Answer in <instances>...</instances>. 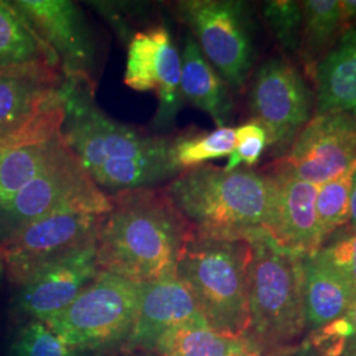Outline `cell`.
I'll return each mask as SVG.
<instances>
[{"mask_svg": "<svg viewBox=\"0 0 356 356\" xmlns=\"http://www.w3.org/2000/svg\"><path fill=\"white\" fill-rule=\"evenodd\" d=\"M236 356H261L259 355V354H254V353H251V351H244L242 354H239V355Z\"/></svg>", "mask_w": 356, "mask_h": 356, "instance_id": "obj_35", "label": "cell"}, {"mask_svg": "<svg viewBox=\"0 0 356 356\" xmlns=\"http://www.w3.org/2000/svg\"><path fill=\"white\" fill-rule=\"evenodd\" d=\"M277 184L275 223L270 238L281 250L297 257L317 254L323 245L316 210L318 186L275 172Z\"/></svg>", "mask_w": 356, "mask_h": 356, "instance_id": "obj_17", "label": "cell"}, {"mask_svg": "<svg viewBox=\"0 0 356 356\" xmlns=\"http://www.w3.org/2000/svg\"><path fill=\"white\" fill-rule=\"evenodd\" d=\"M341 10L344 31L356 28V0H342Z\"/></svg>", "mask_w": 356, "mask_h": 356, "instance_id": "obj_31", "label": "cell"}, {"mask_svg": "<svg viewBox=\"0 0 356 356\" xmlns=\"http://www.w3.org/2000/svg\"><path fill=\"white\" fill-rule=\"evenodd\" d=\"M263 15L280 51L286 57L298 56L304 26L301 1L269 0L263 6Z\"/></svg>", "mask_w": 356, "mask_h": 356, "instance_id": "obj_27", "label": "cell"}, {"mask_svg": "<svg viewBox=\"0 0 356 356\" xmlns=\"http://www.w3.org/2000/svg\"><path fill=\"white\" fill-rule=\"evenodd\" d=\"M67 149L63 134L47 140L0 148V209Z\"/></svg>", "mask_w": 356, "mask_h": 356, "instance_id": "obj_21", "label": "cell"}, {"mask_svg": "<svg viewBox=\"0 0 356 356\" xmlns=\"http://www.w3.org/2000/svg\"><path fill=\"white\" fill-rule=\"evenodd\" d=\"M74 82L47 61L0 67V148L61 134Z\"/></svg>", "mask_w": 356, "mask_h": 356, "instance_id": "obj_6", "label": "cell"}, {"mask_svg": "<svg viewBox=\"0 0 356 356\" xmlns=\"http://www.w3.org/2000/svg\"><path fill=\"white\" fill-rule=\"evenodd\" d=\"M347 229L356 232V172L354 178H353V185H351V191H350Z\"/></svg>", "mask_w": 356, "mask_h": 356, "instance_id": "obj_32", "label": "cell"}, {"mask_svg": "<svg viewBox=\"0 0 356 356\" xmlns=\"http://www.w3.org/2000/svg\"><path fill=\"white\" fill-rule=\"evenodd\" d=\"M185 325L207 322L177 277L141 284L139 310L126 346L128 350L154 351L164 334Z\"/></svg>", "mask_w": 356, "mask_h": 356, "instance_id": "obj_16", "label": "cell"}, {"mask_svg": "<svg viewBox=\"0 0 356 356\" xmlns=\"http://www.w3.org/2000/svg\"><path fill=\"white\" fill-rule=\"evenodd\" d=\"M6 275V269H4V261H3V254H1V250H0V282L3 280Z\"/></svg>", "mask_w": 356, "mask_h": 356, "instance_id": "obj_34", "label": "cell"}, {"mask_svg": "<svg viewBox=\"0 0 356 356\" xmlns=\"http://www.w3.org/2000/svg\"><path fill=\"white\" fill-rule=\"evenodd\" d=\"M250 110L267 134L269 152L281 159L312 120L314 92L288 58H269L252 76Z\"/></svg>", "mask_w": 356, "mask_h": 356, "instance_id": "obj_10", "label": "cell"}, {"mask_svg": "<svg viewBox=\"0 0 356 356\" xmlns=\"http://www.w3.org/2000/svg\"><path fill=\"white\" fill-rule=\"evenodd\" d=\"M235 147V128L216 127L214 131L186 135L173 140V154L181 172L204 165L210 160L229 156Z\"/></svg>", "mask_w": 356, "mask_h": 356, "instance_id": "obj_25", "label": "cell"}, {"mask_svg": "<svg viewBox=\"0 0 356 356\" xmlns=\"http://www.w3.org/2000/svg\"><path fill=\"white\" fill-rule=\"evenodd\" d=\"M301 7L304 26L298 57L312 76L344 32L342 10L339 0H305Z\"/></svg>", "mask_w": 356, "mask_h": 356, "instance_id": "obj_22", "label": "cell"}, {"mask_svg": "<svg viewBox=\"0 0 356 356\" xmlns=\"http://www.w3.org/2000/svg\"><path fill=\"white\" fill-rule=\"evenodd\" d=\"M314 79V114L356 116V28L346 29L317 65Z\"/></svg>", "mask_w": 356, "mask_h": 356, "instance_id": "obj_18", "label": "cell"}, {"mask_svg": "<svg viewBox=\"0 0 356 356\" xmlns=\"http://www.w3.org/2000/svg\"><path fill=\"white\" fill-rule=\"evenodd\" d=\"M90 90L89 83L74 82L61 134L94 182L116 194L177 177L173 140L111 119L92 102Z\"/></svg>", "mask_w": 356, "mask_h": 356, "instance_id": "obj_1", "label": "cell"}, {"mask_svg": "<svg viewBox=\"0 0 356 356\" xmlns=\"http://www.w3.org/2000/svg\"><path fill=\"white\" fill-rule=\"evenodd\" d=\"M110 210V195L94 182L69 148L0 209V242L44 216L67 213L104 216Z\"/></svg>", "mask_w": 356, "mask_h": 356, "instance_id": "obj_9", "label": "cell"}, {"mask_svg": "<svg viewBox=\"0 0 356 356\" xmlns=\"http://www.w3.org/2000/svg\"><path fill=\"white\" fill-rule=\"evenodd\" d=\"M267 134L264 128L256 122H248L235 128V147L229 156L227 165L223 169L231 172L238 169L241 164L254 165L267 148Z\"/></svg>", "mask_w": 356, "mask_h": 356, "instance_id": "obj_30", "label": "cell"}, {"mask_svg": "<svg viewBox=\"0 0 356 356\" xmlns=\"http://www.w3.org/2000/svg\"><path fill=\"white\" fill-rule=\"evenodd\" d=\"M294 355L306 356L305 354H302V353H301V351H300V350H297V351H296V353H294Z\"/></svg>", "mask_w": 356, "mask_h": 356, "instance_id": "obj_36", "label": "cell"}, {"mask_svg": "<svg viewBox=\"0 0 356 356\" xmlns=\"http://www.w3.org/2000/svg\"><path fill=\"white\" fill-rule=\"evenodd\" d=\"M245 239L252 251L248 273L251 322L243 341L259 355H293L306 338L302 259L281 250L264 231Z\"/></svg>", "mask_w": 356, "mask_h": 356, "instance_id": "obj_4", "label": "cell"}, {"mask_svg": "<svg viewBox=\"0 0 356 356\" xmlns=\"http://www.w3.org/2000/svg\"><path fill=\"white\" fill-rule=\"evenodd\" d=\"M316 254L356 293V232L347 229L335 238L330 236Z\"/></svg>", "mask_w": 356, "mask_h": 356, "instance_id": "obj_29", "label": "cell"}, {"mask_svg": "<svg viewBox=\"0 0 356 356\" xmlns=\"http://www.w3.org/2000/svg\"><path fill=\"white\" fill-rule=\"evenodd\" d=\"M103 216L54 214L16 229L0 242L8 280L19 286L38 269L95 239Z\"/></svg>", "mask_w": 356, "mask_h": 356, "instance_id": "obj_11", "label": "cell"}, {"mask_svg": "<svg viewBox=\"0 0 356 356\" xmlns=\"http://www.w3.org/2000/svg\"><path fill=\"white\" fill-rule=\"evenodd\" d=\"M347 318L351 323V338H350V356H356V297L351 309L347 313Z\"/></svg>", "mask_w": 356, "mask_h": 356, "instance_id": "obj_33", "label": "cell"}, {"mask_svg": "<svg viewBox=\"0 0 356 356\" xmlns=\"http://www.w3.org/2000/svg\"><path fill=\"white\" fill-rule=\"evenodd\" d=\"M179 19L227 88L242 91L254 64V19L239 0H182Z\"/></svg>", "mask_w": 356, "mask_h": 356, "instance_id": "obj_8", "label": "cell"}, {"mask_svg": "<svg viewBox=\"0 0 356 356\" xmlns=\"http://www.w3.org/2000/svg\"><path fill=\"white\" fill-rule=\"evenodd\" d=\"M110 200L111 210L97 232L99 270L138 284L175 279L194 229L165 191H120Z\"/></svg>", "mask_w": 356, "mask_h": 356, "instance_id": "obj_2", "label": "cell"}, {"mask_svg": "<svg viewBox=\"0 0 356 356\" xmlns=\"http://www.w3.org/2000/svg\"><path fill=\"white\" fill-rule=\"evenodd\" d=\"M135 356H141V355H135Z\"/></svg>", "mask_w": 356, "mask_h": 356, "instance_id": "obj_37", "label": "cell"}, {"mask_svg": "<svg viewBox=\"0 0 356 356\" xmlns=\"http://www.w3.org/2000/svg\"><path fill=\"white\" fill-rule=\"evenodd\" d=\"M302 294L306 335L344 317L356 297L355 291L316 254L302 259Z\"/></svg>", "mask_w": 356, "mask_h": 356, "instance_id": "obj_19", "label": "cell"}, {"mask_svg": "<svg viewBox=\"0 0 356 356\" xmlns=\"http://www.w3.org/2000/svg\"><path fill=\"white\" fill-rule=\"evenodd\" d=\"M355 172L356 166H354L342 176L318 186L316 210L323 243L337 231L347 226L350 191Z\"/></svg>", "mask_w": 356, "mask_h": 356, "instance_id": "obj_26", "label": "cell"}, {"mask_svg": "<svg viewBox=\"0 0 356 356\" xmlns=\"http://www.w3.org/2000/svg\"><path fill=\"white\" fill-rule=\"evenodd\" d=\"M154 351L159 356H236L250 350L243 339L209 325H185L164 334Z\"/></svg>", "mask_w": 356, "mask_h": 356, "instance_id": "obj_24", "label": "cell"}, {"mask_svg": "<svg viewBox=\"0 0 356 356\" xmlns=\"http://www.w3.org/2000/svg\"><path fill=\"white\" fill-rule=\"evenodd\" d=\"M356 166V116L314 114L276 172L319 186Z\"/></svg>", "mask_w": 356, "mask_h": 356, "instance_id": "obj_12", "label": "cell"}, {"mask_svg": "<svg viewBox=\"0 0 356 356\" xmlns=\"http://www.w3.org/2000/svg\"><path fill=\"white\" fill-rule=\"evenodd\" d=\"M124 83L136 91H153L159 106L153 126L173 127L184 98L181 92V54L164 26L140 31L131 38Z\"/></svg>", "mask_w": 356, "mask_h": 356, "instance_id": "obj_13", "label": "cell"}, {"mask_svg": "<svg viewBox=\"0 0 356 356\" xmlns=\"http://www.w3.org/2000/svg\"><path fill=\"white\" fill-rule=\"evenodd\" d=\"M47 61L60 66L53 51L38 38L13 3L0 0V67Z\"/></svg>", "mask_w": 356, "mask_h": 356, "instance_id": "obj_23", "label": "cell"}, {"mask_svg": "<svg viewBox=\"0 0 356 356\" xmlns=\"http://www.w3.org/2000/svg\"><path fill=\"white\" fill-rule=\"evenodd\" d=\"M140 296L141 284L99 270L74 301L47 325L74 351L127 341Z\"/></svg>", "mask_w": 356, "mask_h": 356, "instance_id": "obj_7", "label": "cell"}, {"mask_svg": "<svg viewBox=\"0 0 356 356\" xmlns=\"http://www.w3.org/2000/svg\"><path fill=\"white\" fill-rule=\"evenodd\" d=\"M181 92L194 107L209 115L216 127H227L232 115L229 88L206 60L194 38L188 32L181 51Z\"/></svg>", "mask_w": 356, "mask_h": 356, "instance_id": "obj_20", "label": "cell"}, {"mask_svg": "<svg viewBox=\"0 0 356 356\" xmlns=\"http://www.w3.org/2000/svg\"><path fill=\"white\" fill-rule=\"evenodd\" d=\"M251 244L245 238L194 231L178 259L176 277L191 293L207 325L243 339L250 329L248 273Z\"/></svg>", "mask_w": 356, "mask_h": 356, "instance_id": "obj_5", "label": "cell"}, {"mask_svg": "<svg viewBox=\"0 0 356 356\" xmlns=\"http://www.w3.org/2000/svg\"><path fill=\"white\" fill-rule=\"evenodd\" d=\"M13 4L57 57L65 76L90 85L95 47L79 7L69 0H17Z\"/></svg>", "mask_w": 356, "mask_h": 356, "instance_id": "obj_14", "label": "cell"}, {"mask_svg": "<svg viewBox=\"0 0 356 356\" xmlns=\"http://www.w3.org/2000/svg\"><path fill=\"white\" fill-rule=\"evenodd\" d=\"M98 273L95 238L35 272L17 286L13 304L31 321L47 323L70 305Z\"/></svg>", "mask_w": 356, "mask_h": 356, "instance_id": "obj_15", "label": "cell"}, {"mask_svg": "<svg viewBox=\"0 0 356 356\" xmlns=\"http://www.w3.org/2000/svg\"><path fill=\"white\" fill-rule=\"evenodd\" d=\"M195 232L245 238L275 223L277 184L273 175L248 168L227 172L214 165L184 170L164 188Z\"/></svg>", "mask_w": 356, "mask_h": 356, "instance_id": "obj_3", "label": "cell"}, {"mask_svg": "<svg viewBox=\"0 0 356 356\" xmlns=\"http://www.w3.org/2000/svg\"><path fill=\"white\" fill-rule=\"evenodd\" d=\"M11 356H76L64 341L40 321H29L16 331L11 343Z\"/></svg>", "mask_w": 356, "mask_h": 356, "instance_id": "obj_28", "label": "cell"}]
</instances>
